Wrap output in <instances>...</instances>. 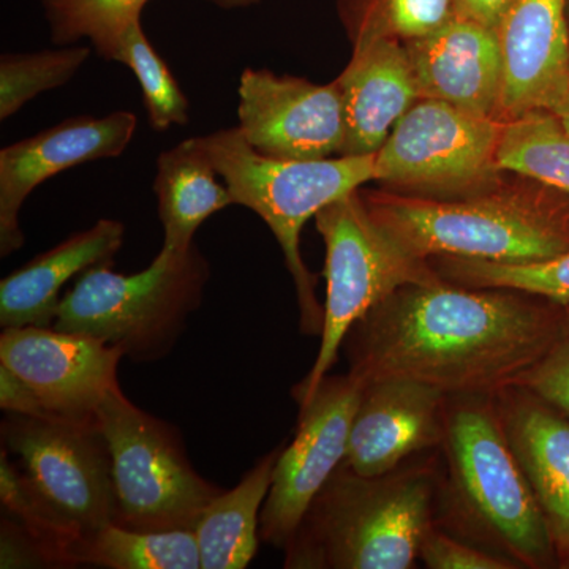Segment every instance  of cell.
<instances>
[{
    "mask_svg": "<svg viewBox=\"0 0 569 569\" xmlns=\"http://www.w3.org/2000/svg\"><path fill=\"white\" fill-rule=\"evenodd\" d=\"M219 178L200 137L187 138L160 152L153 193L163 227V249H190L201 224L234 204Z\"/></svg>",
    "mask_w": 569,
    "mask_h": 569,
    "instance_id": "cell-21",
    "label": "cell"
},
{
    "mask_svg": "<svg viewBox=\"0 0 569 569\" xmlns=\"http://www.w3.org/2000/svg\"><path fill=\"white\" fill-rule=\"evenodd\" d=\"M138 118L121 110L73 116L0 151V254L24 246L21 209L41 183L97 160L118 159L137 133Z\"/></svg>",
    "mask_w": 569,
    "mask_h": 569,
    "instance_id": "cell-14",
    "label": "cell"
},
{
    "mask_svg": "<svg viewBox=\"0 0 569 569\" xmlns=\"http://www.w3.org/2000/svg\"><path fill=\"white\" fill-rule=\"evenodd\" d=\"M52 43L88 40L97 54L110 59L122 33L141 20L149 0H40Z\"/></svg>",
    "mask_w": 569,
    "mask_h": 569,
    "instance_id": "cell-27",
    "label": "cell"
},
{
    "mask_svg": "<svg viewBox=\"0 0 569 569\" xmlns=\"http://www.w3.org/2000/svg\"><path fill=\"white\" fill-rule=\"evenodd\" d=\"M206 2L211 3V6L217 7V9L238 10L257 6L261 0H206Z\"/></svg>",
    "mask_w": 569,
    "mask_h": 569,
    "instance_id": "cell-36",
    "label": "cell"
},
{
    "mask_svg": "<svg viewBox=\"0 0 569 569\" xmlns=\"http://www.w3.org/2000/svg\"><path fill=\"white\" fill-rule=\"evenodd\" d=\"M498 415L559 556L569 552V418L526 389L496 396Z\"/></svg>",
    "mask_w": 569,
    "mask_h": 569,
    "instance_id": "cell-18",
    "label": "cell"
},
{
    "mask_svg": "<svg viewBox=\"0 0 569 569\" xmlns=\"http://www.w3.org/2000/svg\"><path fill=\"white\" fill-rule=\"evenodd\" d=\"M0 407L10 415L48 417L32 388L13 370L2 365H0Z\"/></svg>",
    "mask_w": 569,
    "mask_h": 569,
    "instance_id": "cell-34",
    "label": "cell"
},
{
    "mask_svg": "<svg viewBox=\"0 0 569 569\" xmlns=\"http://www.w3.org/2000/svg\"><path fill=\"white\" fill-rule=\"evenodd\" d=\"M568 0H511L498 22L503 122L553 111L569 96Z\"/></svg>",
    "mask_w": 569,
    "mask_h": 569,
    "instance_id": "cell-16",
    "label": "cell"
},
{
    "mask_svg": "<svg viewBox=\"0 0 569 569\" xmlns=\"http://www.w3.org/2000/svg\"><path fill=\"white\" fill-rule=\"evenodd\" d=\"M353 50L372 41H410L429 36L456 17V0H337Z\"/></svg>",
    "mask_w": 569,
    "mask_h": 569,
    "instance_id": "cell-25",
    "label": "cell"
},
{
    "mask_svg": "<svg viewBox=\"0 0 569 569\" xmlns=\"http://www.w3.org/2000/svg\"><path fill=\"white\" fill-rule=\"evenodd\" d=\"M119 348L88 335L56 328H3L0 365L24 380L48 417L93 419L119 389Z\"/></svg>",
    "mask_w": 569,
    "mask_h": 569,
    "instance_id": "cell-13",
    "label": "cell"
},
{
    "mask_svg": "<svg viewBox=\"0 0 569 569\" xmlns=\"http://www.w3.org/2000/svg\"><path fill=\"white\" fill-rule=\"evenodd\" d=\"M209 277L211 266L197 244L187 250L162 247L137 274L97 264L63 295L54 328L97 337L134 362L159 361L200 307Z\"/></svg>",
    "mask_w": 569,
    "mask_h": 569,
    "instance_id": "cell-6",
    "label": "cell"
},
{
    "mask_svg": "<svg viewBox=\"0 0 569 569\" xmlns=\"http://www.w3.org/2000/svg\"><path fill=\"white\" fill-rule=\"evenodd\" d=\"M316 224L326 247L325 321L316 362L295 388L298 403L329 376L356 321L406 284L441 280L429 261L406 252L376 222L361 189L321 209Z\"/></svg>",
    "mask_w": 569,
    "mask_h": 569,
    "instance_id": "cell-7",
    "label": "cell"
},
{
    "mask_svg": "<svg viewBox=\"0 0 569 569\" xmlns=\"http://www.w3.org/2000/svg\"><path fill=\"white\" fill-rule=\"evenodd\" d=\"M505 122L419 99L376 153L377 182L400 193L460 198L496 186Z\"/></svg>",
    "mask_w": 569,
    "mask_h": 569,
    "instance_id": "cell-9",
    "label": "cell"
},
{
    "mask_svg": "<svg viewBox=\"0 0 569 569\" xmlns=\"http://www.w3.org/2000/svg\"><path fill=\"white\" fill-rule=\"evenodd\" d=\"M108 61L129 67L140 82L142 103L156 132L189 122L190 103L170 67L142 31L141 20L122 33Z\"/></svg>",
    "mask_w": 569,
    "mask_h": 569,
    "instance_id": "cell-29",
    "label": "cell"
},
{
    "mask_svg": "<svg viewBox=\"0 0 569 569\" xmlns=\"http://www.w3.org/2000/svg\"><path fill=\"white\" fill-rule=\"evenodd\" d=\"M52 567L39 542L26 531L20 522L2 520L0 531V568Z\"/></svg>",
    "mask_w": 569,
    "mask_h": 569,
    "instance_id": "cell-33",
    "label": "cell"
},
{
    "mask_svg": "<svg viewBox=\"0 0 569 569\" xmlns=\"http://www.w3.org/2000/svg\"><path fill=\"white\" fill-rule=\"evenodd\" d=\"M365 385L353 376H328L299 403L298 430L280 451L261 511L260 537L287 548L301 529L318 493L346 462L351 425Z\"/></svg>",
    "mask_w": 569,
    "mask_h": 569,
    "instance_id": "cell-11",
    "label": "cell"
},
{
    "mask_svg": "<svg viewBox=\"0 0 569 569\" xmlns=\"http://www.w3.org/2000/svg\"><path fill=\"white\" fill-rule=\"evenodd\" d=\"M346 142L340 156H376L403 114L421 99L403 41L381 39L353 50L336 78Z\"/></svg>",
    "mask_w": 569,
    "mask_h": 569,
    "instance_id": "cell-19",
    "label": "cell"
},
{
    "mask_svg": "<svg viewBox=\"0 0 569 569\" xmlns=\"http://www.w3.org/2000/svg\"><path fill=\"white\" fill-rule=\"evenodd\" d=\"M238 127L247 142L276 159L318 160L342 153V92L337 81L247 67L239 77Z\"/></svg>",
    "mask_w": 569,
    "mask_h": 569,
    "instance_id": "cell-12",
    "label": "cell"
},
{
    "mask_svg": "<svg viewBox=\"0 0 569 569\" xmlns=\"http://www.w3.org/2000/svg\"><path fill=\"white\" fill-rule=\"evenodd\" d=\"M419 559L432 569H512L511 561L498 557L489 550L479 549L438 530L436 526L427 533L422 542Z\"/></svg>",
    "mask_w": 569,
    "mask_h": 569,
    "instance_id": "cell-32",
    "label": "cell"
},
{
    "mask_svg": "<svg viewBox=\"0 0 569 569\" xmlns=\"http://www.w3.org/2000/svg\"><path fill=\"white\" fill-rule=\"evenodd\" d=\"M449 508L462 529L516 568H550L556 545L509 445L496 396H448L445 408Z\"/></svg>",
    "mask_w": 569,
    "mask_h": 569,
    "instance_id": "cell-4",
    "label": "cell"
},
{
    "mask_svg": "<svg viewBox=\"0 0 569 569\" xmlns=\"http://www.w3.org/2000/svg\"><path fill=\"white\" fill-rule=\"evenodd\" d=\"M403 44L421 99L500 119L505 73L497 29L455 17L429 36Z\"/></svg>",
    "mask_w": 569,
    "mask_h": 569,
    "instance_id": "cell-17",
    "label": "cell"
},
{
    "mask_svg": "<svg viewBox=\"0 0 569 569\" xmlns=\"http://www.w3.org/2000/svg\"><path fill=\"white\" fill-rule=\"evenodd\" d=\"M123 238L122 222L100 219L11 272L0 282L2 328H50L62 302V288L93 266L112 263Z\"/></svg>",
    "mask_w": 569,
    "mask_h": 569,
    "instance_id": "cell-20",
    "label": "cell"
},
{
    "mask_svg": "<svg viewBox=\"0 0 569 569\" xmlns=\"http://www.w3.org/2000/svg\"><path fill=\"white\" fill-rule=\"evenodd\" d=\"M9 451L41 503L81 537L116 522L110 451L97 418L22 417L3 421Z\"/></svg>",
    "mask_w": 569,
    "mask_h": 569,
    "instance_id": "cell-10",
    "label": "cell"
},
{
    "mask_svg": "<svg viewBox=\"0 0 569 569\" xmlns=\"http://www.w3.org/2000/svg\"><path fill=\"white\" fill-rule=\"evenodd\" d=\"M515 387L526 389L569 418L568 316L565 317L548 350L518 378Z\"/></svg>",
    "mask_w": 569,
    "mask_h": 569,
    "instance_id": "cell-31",
    "label": "cell"
},
{
    "mask_svg": "<svg viewBox=\"0 0 569 569\" xmlns=\"http://www.w3.org/2000/svg\"><path fill=\"white\" fill-rule=\"evenodd\" d=\"M0 498L7 511L47 552L52 567H74L71 553L81 535L41 503L24 477L7 460L6 449L0 456Z\"/></svg>",
    "mask_w": 569,
    "mask_h": 569,
    "instance_id": "cell-30",
    "label": "cell"
},
{
    "mask_svg": "<svg viewBox=\"0 0 569 569\" xmlns=\"http://www.w3.org/2000/svg\"><path fill=\"white\" fill-rule=\"evenodd\" d=\"M200 138L233 203L257 213L279 242L295 280L302 332L321 336L325 307L317 298V277L302 260V230L326 206L376 181V156L276 159L254 151L239 127Z\"/></svg>",
    "mask_w": 569,
    "mask_h": 569,
    "instance_id": "cell-5",
    "label": "cell"
},
{
    "mask_svg": "<svg viewBox=\"0 0 569 569\" xmlns=\"http://www.w3.org/2000/svg\"><path fill=\"white\" fill-rule=\"evenodd\" d=\"M92 47L66 44L56 50L0 56V121H9L41 93L73 80L91 58Z\"/></svg>",
    "mask_w": 569,
    "mask_h": 569,
    "instance_id": "cell-28",
    "label": "cell"
},
{
    "mask_svg": "<svg viewBox=\"0 0 569 569\" xmlns=\"http://www.w3.org/2000/svg\"><path fill=\"white\" fill-rule=\"evenodd\" d=\"M436 485L426 466L367 478L342 463L284 548V567L413 568L433 529Z\"/></svg>",
    "mask_w": 569,
    "mask_h": 569,
    "instance_id": "cell-3",
    "label": "cell"
},
{
    "mask_svg": "<svg viewBox=\"0 0 569 569\" xmlns=\"http://www.w3.org/2000/svg\"><path fill=\"white\" fill-rule=\"evenodd\" d=\"M361 193L376 222L419 260L460 257L522 264L569 252V198L533 179H500L460 198Z\"/></svg>",
    "mask_w": 569,
    "mask_h": 569,
    "instance_id": "cell-2",
    "label": "cell"
},
{
    "mask_svg": "<svg viewBox=\"0 0 569 569\" xmlns=\"http://www.w3.org/2000/svg\"><path fill=\"white\" fill-rule=\"evenodd\" d=\"M282 449L268 452L234 489L223 490L204 509L197 527L201 569H244L260 545L261 507Z\"/></svg>",
    "mask_w": 569,
    "mask_h": 569,
    "instance_id": "cell-22",
    "label": "cell"
},
{
    "mask_svg": "<svg viewBox=\"0 0 569 569\" xmlns=\"http://www.w3.org/2000/svg\"><path fill=\"white\" fill-rule=\"evenodd\" d=\"M441 279L466 288H508L569 306V252L537 263H493L473 258L429 260Z\"/></svg>",
    "mask_w": 569,
    "mask_h": 569,
    "instance_id": "cell-26",
    "label": "cell"
},
{
    "mask_svg": "<svg viewBox=\"0 0 569 569\" xmlns=\"http://www.w3.org/2000/svg\"><path fill=\"white\" fill-rule=\"evenodd\" d=\"M498 167L559 190L569 198V132L550 111H531L505 122Z\"/></svg>",
    "mask_w": 569,
    "mask_h": 569,
    "instance_id": "cell-24",
    "label": "cell"
},
{
    "mask_svg": "<svg viewBox=\"0 0 569 569\" xmlns=\"http://www.w3.org/2000/svg\"><path fill=\"white\" fill-rule=\"evenodd\" d=\"M71 559L108 569H201L193 530L138 531L118 523L82 537Z\"/></svg>",
    "mask_w": 569,
    "mask_h": 569,
    "instance_id": "cell-23",
    "label": "cell"
},
{
    "mask_svg": "<svg viewBox=\"0 0 569 569\" xmlns=\"http://www.w3.org/2000/svg\"><path fill=\"white\" fill-rule=\"evenodd\" d=\"M563 567L569 568V552L567 553V556H563Z\"/></svg>",
    "mask_w": 569,
    "mask_h": 569,
    "instance_id": "cell-38",
    "label": "cell"
},
{
    "mask_svg": "<svg viewBox=\"0 0 569 569\" xmlns=\"http://www.w3.org/2000/svg\"><path fill=\"white\" fill-rule=\"evenodd\" d=\"M550 112H553V114L560 119V122L563 123L565 129L569 132V96L559 104V107L556 108V110Z\"/></svg>",
    "mask_w": 569,
    "mask_h": 569,
    "instance_id": "cell-37",
    "label": "cell"
},
{
    "mask_svg": "<svg viewBox=\"0 0 569 569\" xmlns=\"http://www.w3.org/2000/svg\"><path fill=\"white\" fill-rule=\"evenodd\" d=\"M447 397L410 378L365 383L343 463L361 477H383L411 456L441 447Z\"/></svg>",
    "mask_w": 569,
    "mask_h": 569,
    "instance_id": "cell-15",
    "label": "cell"
},
{
    "mask_svg": "<svg viewBox=\"0 0 569 569\" xmlns=\"http://www.w3.org/2000/svg\"><path fill=\"white\" fill-rule=\"evenodd\" d=\"M508 288L441 279L399 288L348 331L350 376L421 381L445 396H497L548 350L567 313Z\"/></svg>",
    "mask_w": 569,
    "mask_h": 569,
    "instance_id": "cell-1",
    "label": "cell"
},
{
    "mask_svg": "<svg viewBox=\"0 0 569 569\" xmlns=\"http://www.w3.org/2000/svg\"><path fill=\"white\" fill-rule=\"evenodd\" d=\"M110 451L118 526L138 531L194 530L223 489L201 477L173 427L134 406L122 389L96 413Z\"/></svg>",
    "mask_w": 569,
    "mask_h": 569,
    "instance_id": "cell-8",
    "label": "cell"
},
{
    "mask_svg": "<svg viewBox=\"0 0 569 569\" xmlns=\"http://www.w3.org/2000/svg\"><path fill=\"white\" fill-rule=\"evenodd\" d=\"M511 0H456V17L468 18L497 29Z\"/></svg>",
    "mask_w": 569,
    "mask_h": 569,
    "instance_id": "cell-35",
    "label": "cell"
}]
</instances>
